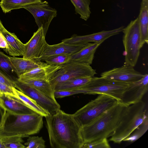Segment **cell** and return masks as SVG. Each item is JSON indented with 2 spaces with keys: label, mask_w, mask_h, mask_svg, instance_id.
<instances>
[{
  "label": "cell",
  "mask_w": 148,
  "mask_h": 148,
  "mask_svg": "<svg viewBox=\"0 0 148 148\" xmlns=\"http://www.w3.org/2000/svg\"><path fill=\"white\" fill-rule=\"evenodd\" d=\"M14 83L16 88L34 100L49 114H54L60 109V106L57 101L51 99L35 88L18 80Z\"/></svg>",
  "instance_id": "cell-9"
},
{
  "label": "cell",
  "mask_w": 148,
  "mask_h": 148,
  "mask_svg": "<svg viewBox=\"0 0 148 148\" xmlns=\"http://www.w3.org/2000/svg\"><path fill=\"white\" fill-rule=\"evenodd\" d=\"M148 116L145 103L141 100L126 107L119 124L110 139L120 143L128 136Z\"/></svg>",
  "instance_id": "cell-4"
},
{
  "label": "cell",
  "mask_w": 148,
  "mask_h": 148,
  "mask_svg": "<svg viewBox=\"0 0 148 148\" xmlns=\"http://www.w3.org/2000/svg\"><path fill=\"white\" fill-rule=\"evenodd\" d=\"M70 56L65 54L54 55L47 57L44 61L48 64L61 66L70 61Z\"/></svg>",
  "instance_id": "cell-29"
},
{
  "label": "cell",
  "mask_w": 148,
  "mask_h": 148,
  "mask_svg": "<svg viewBox=\"0 0 148 148\" xmlns=\"http://www.w3.org/2000/svg\"><path fill=\"white\" fill-rule=\"evenodd\" d=\"M10 58L18 77L20 75L46 64L36 59H27L16 57H10Z\"/></svg>",
  "instance_id": "cell-20"
},
{
  "label": "cell",
  "mask_w": 148,
  "mask_h": 148,
  "mask_svg": "<svg viewBox=\"0 0 148 148\" xmlns=\"http://www.w3.org/2000/svg\"><path fill=\"white\" fill-rule=\"evenodd\" d=\"M13 89L14 93L17 97L35 112L45 117L49 114L38 105L34 100L26 95L15 88L13 87Z\"/></svg>",
  "instance_id": "cell-26"
},
{
  "label": "cell",
  "mask_w": 148,
  "mask_h": 148,
  "mask_svg": "<svg viewBox=\"0 0 148 148\" xmlns=\"http://www.w3.org/2000/svg\"><path fill=\"white\" fill-rule=\"evenodd\" d=\"M0 105L3 107L2 100L0 97Z\"/></svg>",
  "instance_id": "cell-39"
},
{
  "label": "cell",
  "mask_w": 148,
  "mask_h": 148,
  "mask_svg": "<svg viewBox=\"0 0 148 148\" xmlns=\"http://www.w3.org/2000/svg\"><path fill=\"white\" fill-rule=\"evenodd\" d=\"M61 67L60 66L47 64L36 68L24 73L19 77V81L36 79L49 81Z\"/></svg>",
  "instance_id": "cell-15"
},
{
  "label": "cell",
  "mask_w": 148,
  "mask_h": 148,
  "mask_svg": "<svg viewBox=\"0 0 148 148\" xmlns=\"http://www.w3.org/2000/svg\"><path fill=\"white\" fill-rule=\"evenodd\" d=\"M123 42L124 48V64L134 67L136 65L140 53V36L138 17L131 21L124 27Z\"/></svg>",
  "instance_id": "cell-7"
},
{
  "label": "cell",
  "mask_w": 148,
  "mask_h": 148,
  "mask_svg": "<svg viewBox=\"0 0 148 148\" xmlns=\"http://www.w3.org/2000/svg\"><path fill=\"white\" fill-rule=\"evenodd\" d=\"M1 92H0V97L1 96Z\"/></svg>",
  "instance_id": "cell-40"
},
{
  "label": "cell",
  "mask_w": 148,
  "mask_h": 148,
  "mask_svg": "<svg viewBox=\"0 0 148 148\" xmlns=\"http://www.w3.org/2000/svg\"><path fill=\"white\" fill-rule=\"evenodd\" d=\"M5 39L8 45V49L4 50L12 57L23 56L25 44L23 43L14 33L5 29L1 32Z\"/></svg>",
  "instance_id": "cell-19"
},
{
  "label": "cell",
  "mask_w": 148,
  "mask_h": 148,
  "mask_svg": "<svg viewBox=\"0 0 148 148\" xmlns=\"http://www.w3.org/2000/svg\"><path fill=\"white\" fill-rule=\"evenodd\" d=\"M148 129V117L145 119L143 122L123 141L134 142L141 137Z\"/></svg>",
  "instance_id": "cell-28"
},
{
  "label": "cell",
  "mask_w": 148,
  "mask_h": 148,
  "mask_svg": "<svg viewBox=\"0 0 148 148\" xmlns=\"http://www.w3.org/2000/svg\"><path fill=\"white\" fill-rule=\"evenodd\" d=\"M42 27L38 28L29 40L25 44L23 58L30 60H37L42 56L46 42Z\"/></svg>",
  "instance_id": "cell-12"
},
{
  "label": "cell",
  "mask_w": 148,
  "mask_h": 148,
  "mask_svg": "<svg viewBox=\"0 0 148 148\" xmlns=\"http://www.w3.org/2000/svg\"><path fill=\"white\" fill-rule=\"evenodd\" d=\"M129 85L125 82L94 76L86 85L77 89H79L81 94L105 95L119 101Z\"/></svg>",
  "instance_id": "cell-6"
},
{
  "label": "cell",
  "mask_w": 148,
  "mask_h": 148,
  "mask_svg": "<svg viewBox=\"0 0 148 148\" xmlns=\"http://www.w3.org/2000/svg\"><path fill=\"white\" fill-rule=\"evenodd\" d=\"M127 106L118 103L90 123L82 126L81 134L84 143L110 137Z\"/></svg>",
  "instance_id": "cell-3"
},
{
  "label": "cell",
  "mask_w": 148,
  "mask_h": 148,
  "mask_svg": "<svg viewBox=\"0 0 148 148\" xmlns=\"http://www.w3.org/2000/svg\"><path fill=\"white\" fill-rule=\"evenodd\" d=\"M124 27V26H122L111 30L102 31L86 35H74L69 38L62 40V41L74 45L84 44L91 42L102 43L110 37L122 32Z\"/></svg>",
  "instance_id": "cell-14"
},
{
  "label": "cell",
  "mask_w": 148,
  "mask_h": 148,
  "mask_svg": "<svg viewBox=\"0 0 148 148\" xmlns=\"http://www.w3.org/2000/svg\"><path fill=\"white\" fill-rule=\"evenodd\" d=\"M5 109L8 112L17 114H31L35 112L17 96L1 94L0 97Z\"/></svg>",
  "instance_id": "cell-17"
},
{
  "label": "cell",
  "mask_w": 148,
  "mask_h": 148,
  "mask_svg": "<svg viewBox=\"0 0 148 148\" xmlns=\"http://www.w3.org/2000/svg\"><path fill=\"white\" fill-rule=\"evenodd\" d=\"M13 87H14L0 83V91L1 94H3L13 96H17L14 93Z\"/></svg>",
  "instance_id": "cell-33"
},
{
  "label": "cell",
  "mask_w": 148,
  "mask_h": 148,
  "mask_svg": "<svg viewBox=\"0 0 148 148\" xmlns=\"http://www.w3.org/2000/svg\"><path fill=\"white\" fill-rule=\"evenodd\" d=\"M43 116L36 112L17 114L5 109L0 125V138L29 137L38 133L43 126Z\"/></svg>",
  "instance_id": "cell-2"
},
{
  "label": "cell",
  "mask_w": 148,
  "mask_h": 148,
  "mask_svg": "<svg viewBox=\"0 0 148 148\" xmlns=\"http://www.w3.org/2000/svg\"><path fill=\"white\" fill-rule=\"evenodd\" d=\"M45 142L42 137L29 136L24 145L27 146L26 148H45Z\"/></svg>",
  "instance_id": "cell-31"
},
{
  "label": "cell",
  "mask_w": 148,
  "mask_h": 148,
  "mask_svg": "<svg viewBox=\"0 0 148 148\" xmlns=\"http://www.w3.org/2000/svg\"><path fill=\"white\" fill-rule=\"evenodd\" d=\"M5 29L0 20V32H1Z\"/></svg>",
  "instance_id": "cell-37"
},
{
  "label": "cell",
  "mask_w": 148,
  "mask_h": 148,
  "mask_svg": "<svg viewBox=\"0 0 148 148\" xmlns=\"http://www.w3.org/2000/svg\"><path fill=\"white\" fill-rule=\"evenodd\" d=\"M102 42L89 43L80 50L71 55L70 61L92 64L94 55L98 47Z\"/></svg>",
  "instance_id": "cell-18"
},
{
  "label": "cell",
  "mask_w": 148,
  "mask_h": 148,
  "mask_svg": "<svg viewBox=\"0 0 148 148\" xmlns=\"http://www.w3.org/2000/svg\"><path fill=\"white\" fill-rule=\"evenodd\" d=\"M50 146L53 148H82V126L73 114L60 109L45 117Z\"/></svg>",
  "instance_id": "cell-1"
},
{
  "label": "cell",
  "mask_w": 148,
  "mask_h": 148,
  "mask_svg": "<svg viewBox=\"0 0 148 148\" xmlns=\"http://www.w3.org/2000/svg\"><path fill=\"white\" fill-rule=\"evenodd\" d=\"M19 81L32 86L41 92L49 98L54 101H56L54 97L53 88L49 81L36 79Z\"/></svg>",
  "instance_id": "cell-23"
},
{
  "label": "cell",
  "mask_w": 148,
  "mask_h": 148,
  "mask_svg": "<svg viewBox=\"0 0 148 148\" xmlns=\"http://www.w3.org/2000/svg\"><path fill=\"white\" fill-rule=\"evenodd\" d=\"M4 111L5 108L3 106L0 105V125L4 113Z\"/></svg>",
  "instance_id": "cell-36"
},
{
  "label": "cell",
  "mask_w": 148,
  "mask_h": 148,
  "mask_svg": "<svg viewBox=\"0 0 148 148\" xmlns=\"http://www.w3.org/2000/svg\"><path fill=\"white\" fill-rule=\"evenodd\" d=\"M107 140L104 138L91 142L84 143L82 148H110Z\"/></svg>",
  "instance_id": "cell-32"
},
{
  "label": "cell",
  "mask_w": 148,
  "mask_h": 148,
  "mask_svg": "<svg viewBox=\"0 0 148 148\" xmlns=\"http://www.w3.org/2000/svg\"><path fill=\"white\" fill-rule=\"evenodd\" d=\"M14 82L0 71V83L15 88Z\"/></svg>",
  "instance_id": "cell-34"
},
{
  "label": "cell",
  "mask_w": 148,
  "mask_h": 148,
  "mask_svg": "<svg viewBox=\"0 0 148 148\" xmlns=\"http://www.w3.org/2000/svg\"><path fill=\"white\" fill-rule=\"evenodd\" d=\"M24 8L33 15L38 28L42 27L46 35L51 22L57 16V10L50 7L47 1L42 0L27 5Z\"/></svg>",
  "instance_id": "cell-10"
},
{
  "label": "cell",
  "mask_w": 148,
  "mask_h": 148,
  "mask_svg": "<svg viewBox=\"0 0 148 148\" xmlns=\"http://www.w3.org/2000/svg\"><path fill=\"white\" fill-rule=\"evenodd\" d=\"M75 8L76 13L80 18L86 21L90 17L91 12L89 5L90 0H70Z\"/></svg>",
  "instance_id": "cell-27"
},
{
  "label": "cell",
  "mask_w": 148,
  "mask_h": 148,
  "mask_svg": "<svg viewBox=\"0 0 148 148\" xmlns=\"http://www.w3.org/2000/svg\"><path fill=\"white\" fill-rule=\"evenodd\" d=\"M134 67L126 64L102 72L101 77L111 80L130 83L138 81L144 76Z\"/></svg>",
  "instance_id": "cell-13"
},
{
  "label": "cell",
  "mask_w": 148,
  "mask_h": 148,
  "mask_svg": "<svg viewBox=\"0 0 148 148\" xmlns=\"http://www.w3.org/2000/svg\"><path fill=\"white\" fill-rule=\"evenodd\" d=\"M0 71L15 82L18 78L17 73L10 60V57L0 51Z\"/></svg>",
  "instance_id": "cell-25"
},
{
  "label": "cell",
  "mask_w": 148,
  "mask_h": 148,
  "mask_svg": "<svg viewBox=\"0 0 148 148\" xmlns=\"http://www.w3.org/2000/svg\"><path fill=\"white\" fill-rule=\"evenodd\" d=\"M0 148H6L0 138Z\"/></svg>",
  "instance_id": "cell-38"
},
{
  "label": "cell",
  "mask_w": 148,
  "mask_h": 148,
  "mask_svg": "<svg viewBox=\"0 0 148 148\" xmlns=\"http://www.w3.org/2000/svg\"><path fill=\"white\" fill-rule=\"evenodd\" d=\"M87 44H71L62 41L58 44L52 45H49L47 43L45 47L42 56L37 60L44 61L47 57L54 55H71L80 50Z\"/></svg>",
  "instance_id": "cell-16"
},
{
  "label": "cell",
  "mask_w": 148,
  "mask_h": 148,
  "mask_svg": "<svg viewBox=\"0 0 148 148\" xmlns=\"http://www.w3.org/2000/svg\"><path fill=\"white\" fill-rule=\"evenodd\" d=\"M61 68L54 74L49 81L53 87L56 84L74 78L92 77L97 74L95 70L88 64L71 61L61 66Z\"/></svg>",
  "instance_id": "cell-8"
},
{
  "label": "cell",
  "mask_w": 148,
  "mask_h": 148,
  "mask_svg": "<svg viewBox=\"0 0 148 148\" xmlns=\"http://www.w3.org/2000/svg\"><path fill=\"white\" fill-rule=\"evenodd\" d=\"M42 0H1L0 6L3 12L7 13L11 10L21 8L41 1Z\"/></svg>",
  "instance_id": "cell-24"
},
{
  "label": "cell",
  "mask_w": 148,
  "mask_h": 148,
  "mask_svg": "<svg viewBox=\"0 0 148 148\" xmlns=\"http://www.w3.org/2000/svg\"><path fill=\"white\" fill-rule=\"evenodd\" d=\"M92 77H82L69 79L58 84L53 87V89L54 91L77 89L87 84Z\"/></svg>",
  "instance_id": "cell-22"
},
{
  "label": "cell",
  "mask_w": 148,
  "mask_h": 148,
  "mask_svg": "<svg viewBox=\"0 0 148 148\" xmlns=\"http://www.w3.org/2000/svg\"><path fill=\"white\" fill-rule=\"evenodd\" d=\"M8 48L7 42L1 33L0 32V48L6 49Z\"/></svg>",
  "instance_id": "cell-35"
},
{
  "label": "cell",
  "mask_w": 148,
  "mask_h": 148,
  "mask_svg": "<svg viewBox=\"0 0 148 148\" xmlns=\"http://www.w3.org/2000/svg\"><path fill=\"white\" fill-rule=\"evenodd\" d=\"M148 89V75L145 74L139 80L129 84L118 103L125 106L137 103L142 100Z\"/></svg>",
  "instance_id": "cell-11"
},
{
  "label": "cell",
  "mask_w": 148,
  "mask_h": 148,
  "mask_svg": "<svg viewBox=\"0 0 148 148\" xmlns=\"http://www.w3.org/2000/svg\"><path fill=\"white\" fill-rule=\"evenodd\" d=\"M139 20L140 36V47L141 48L145 43L148 42V0H142Z\"/></svg>",
  "instance_id": "cell-21"
},
{
  "label": "cell",
  "mask_w": 148,
  "mask_h": 148,
  "mask_svg": "<svg viewBox=\"0 0 148 148\" xmlns=\"http://www.w3.org/2000/svg\"><path fill=\"white\" fill-rule=\"evenodd\" d=\"M6 148H24L25 147L22 143L24 142L20 137H8L0 138Z\"/></svg>",
  "instance_id": "cell-30"
},
{
  "label": "cell",
  "mask_w": 148,
  "mask_h": 148,
  "mask_svg": "<svg viewBox=\"0 0 148 148\" xmlns=\"http://www.w3.org/2000/svg\"><path fill=\"white\" fill-rule=\"evenodd\" d=\"M118 103L116 99L104 94L99 95L73 114L81 126L87 125Z\"/></svg>",
  "instance_id": "cell-5"
}]
</instances>
